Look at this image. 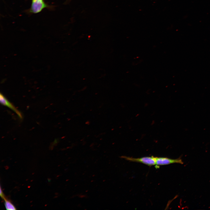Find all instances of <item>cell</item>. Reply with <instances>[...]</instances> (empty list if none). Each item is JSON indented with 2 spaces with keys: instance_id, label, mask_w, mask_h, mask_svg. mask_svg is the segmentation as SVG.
Instances as JSON below:
<instances>
[{
  "instance_id": "cell-1",
  "label": "cell",
  "mask_w": 210,
  "mask_h": 210,
  "mask_svg": "<svg viewBox=\"0 0 210 210\" xmlns=\"http://www.w3.org/2000/svg\"><path fill=\"white\" fill-rule=\"evenodd\" d=\"M121 157L130 161L140 162L148 166H152L156 164V157L153 156L138 158L125 156H123Z\"/></svg>"
},
{
  "instance_id": "cell-2",
  "label": "cell",
  "mask_w": 210,
  "mask_h": 210,
  "mask_svg": "<svg viewBox=\"0 0 210 210\" xmlns=\"http://www.w3.org/2000/svg\"><path fill=\"white\" fill-rule=\"evenodd\" d=\"M48 7V5L44 0H32L30 12L33 13H37Z\"/></svg>"
},
{
  "instance_id": "cell-3",
  "label": "cell",
  "mask_w": 210,
  "mask_h": 210,
  "mask_svg": "<svg viewBox=\"0 0 210 210\" xmlns=\"http://www.w3.org/2000/svg\"><path fill=\"white\" fill-rule=\"evenodd\" d=\"M175 163L181 164L183 163L182 159L180 158L176 159H172L166 157H156V165L157 166Z\"/></svg>"
},
{
  "instance_id": "cell-4",
  "label": "cell",
  "mask_w": 210,
  "mask_h": 210,
  "mask_svg": "<svg viewBox=\"0 0 210 210\" xmlns=\"http://www.w3.org/2000/svg\"><path fill=\"white\" fill-rule=\"evenodd\" d=\"M0 100L1 103L2 105L8 107L12 110L20 119L22 118L21 112L1 93L0 94Z\"/></svg>"
},
{
  "instance_id": "cell-5",
  "label": "cell",
  "mask_w": 210,
  "mask_h": 210,
  "mask_svg": "<svg viewBox=\"0 0 210 210\" xmlns=\"http://www.w3.org/2000/svg\"><path fill=\"white\" fill-rule=\"evenodd\" d=\"M5 207L7 210H16L15 206L11 202L6 198L4 199Z\"/></svg>"
},
{
  "instance_id": "cell-6",
  "label": "cell",
  "mask_w": 210,
  "mask_h": 210,
  "mask_svg": "<svg viewBox=\"0 0 210 210\" xmlns=\"http://www.w3.org/2000/svg\"><path fill=\"white\" fill-rule=\"evenodd\" d=\"M0 195L1 198L4 200L6 198L5 197L4 194L1 190V187H0Z\"/></svg>"
}]
</instances>
